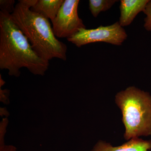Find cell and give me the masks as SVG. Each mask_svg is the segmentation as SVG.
<instances>
[{
    "label": "cell",
    "instance_id": "obj_1",
    "mask_svg": "<svg viewBox=\"0 0 151 151\" xmlns=\"http://www.w3.org/2000/svg\"><path fill=\"white\" fill-rule=\"evenodd\" d=\"M49 62L41 58L32 47L27 37L12 18L0 12V68L9 75L19 77L26 68L35 75L43 76Z\"/></svg>",
    "mask_w": 151,
    "mask_h": 151
},
{
    "label": "cell",
    "instance_id": "obj_2",
    "mask_svg": "<svg viewBox=\"0 0 151 151\" xmlns=\"http://www.w3.org/2000/svg\"><path fill=\"white\" fill-rule=\"evenodd\" d=\"M36 0H20L11 14L39 56L49 61L67 59L66 45L57 39L49 19L32 10Z\"/></svg>",
    "mask_w": 151,
    "mask_h": 151
},
{
    "label": "cell",
    "instance_id": "obj_3",
    "mask_svg": "<svg viewBox=\"0 0 151 151\" xmlns=\"http://www.w3.org/2000/svg\"><path fill=\"white\" fill-rule=\"evenodd\" d=\"M115 101L122 112L124 139L151 136V95L135 86L116 94Z\"/></svg>",
    "mask_w": 151,
    "mask_h": 151
},
{
    "label": "cell",
    "instance_id": "obj_4",
    "mask_svg": "<svg viewBox=\"0 0 151 151\" xmlns=\"http://www.w3.org/2000/svg\"><path fill=\"white\" fill-rule=\"evenodd\" d=\"M127 37L126 31L117 22L111 25L100 26L93 29H81L67 40L78 47L97 42H106L119 46L127 39Z\"/></svg>",
    "mask_w": 151,
    "mask_h": 151
},
{
    "label": "cell",
    "instance_id": "obj_5",
    "mask_svg": "<svg viewBox=\"0 0 151 151\" xmlns=\"http://www.w3.org/2000/svg\"><path fill=\"white\" fill-rule=\"evenodd\" d=\"M79 2V0H64L55 18L51 21L56 37L68 39L79 29L86 28L83 21L78 17Z\"/></svg>",
    "mask_w": 151,
    "mask_h": 151
},
{
    "label": "cell",
    "instance_id": "obj_6",
    "mask_svg": "<svg viewBox=\"0 0 151 151\" xmlns=\"http://www.w3.org/2000/svg\"><path fill=\"white\" fill-rule=\"evenodd\" d=\"M151 140L134 138L119 146H113L106 141L99 140L90 151H150Z\"/></svg>",
    "mask_w": 151,
    "mask_h": 151
},
{
    "label": "cell",
    "instance_id": "obj_7",
    "mask_svg": "<svg viewBox=\"0 0 151 151\" xmlns=\"http://www.w3.org/2000/svg\"><path fill=\"white\" fill-rule=\"evenodd\" d=\"M150 0H122L119 23L122 27L129 25L138 14L144 12Z\"/></svg>",
    "mask_w": 151,
    "mask_h": 151
},
{
    "label": "cell",
    "instance_id": "obj_8",
    "mask_svg": "<svg viewBox=\"0 0 151 151\" xmlns=\"http://www.w3.org/2000/svg\"><path fill=\"white\" fill-rule=\"evenodd\" d=\"M64 1V0H36L31 9L52 21L55 18Z\"/></svg>",
    "mask_w": 151,
    "mask_h": 151
},
{
    "label": "cell",
    "instance_id": "obj_9",
    "mask_svg": "<svg viewBox=\"0 0 151 151\" xmlns=\"http://www.w3.org/2000/svg\"><path fill=\"white\" fill-rule=\"evenodd\" d=\"M118 1L116 0H90L89 9L94 17H97L101 12L110 9Z\"/></svg>",
    "mask_w": 151,
    "mask_h": 151
},
{
    "label": "cell",
    "instance_id": "obj_10",
    "mask_svg": "<svg viewBox=\"0 0 151 151\" xmlns=\"http://www.w3.org/2000/svg\"><path fill=\"white\" fill-rule=\"evenodd\" d=\"M7 125L1 124L0 127V151H17V148L12 145H6L4 144L5 135Z\"/></svg>",
    "mask_w": 151,
    "mask_h": 151
},
{
    "label": "cell",
    "instance_id": "obj_11",
    "mask_svg": "<svg viewBox=\"0 0 151 151\" xmlns=\"http://www.w3.org/2000/svg\"><path fill=\"white\" fill-rule=\"evenodd\" d=\"M14 0H1L0 1V9L1 12L4 13L12 14L14 10Z\"/></svg>",
    "mask_w": 151,
    "mask_h": 151
},
{
    "label": "cell",
    "instance_id": "obj_12",
    "mask_svg": "<svg viewBox=\"0 0 151 151\" xmlns=\"http://www.w3.org/2000/svg\"><path fill=\"white\" fill-rule=\"evenodd\" d=\"M146 15L144 27L147 30L151 32V1H150L143 12Z\"/></svg>",
    "mask_w": 151,
    "mask_h": 151
}]
</instances>
